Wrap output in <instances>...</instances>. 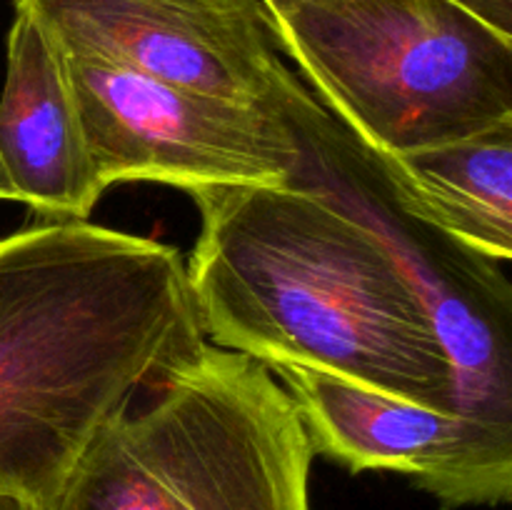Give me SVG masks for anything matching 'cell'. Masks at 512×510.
<instances>
[{
  "label": "cell",
  "instance_id": "1",
  "mask_svg": "<svg viewBox=\"0 0 512 510\" xmlns=\"http://www.w3.org/2000/svg\"><path fill=\"white\" fill-rule=\"evenodd\" d=\"M188 195L200 233L185 280L208 343L458 413L423 290L365 220L298 175Z\"/></svg>",
  "mask_w": 512,
  "mask_h": 510
},
{
  "label": "cell",
  "instance_id": "2",
  "mask_svg": "<svg viewBox=\"0 0 512 510\" xmlns=\"http://www.w3.org/2000/svg\"><path fill=\"white\" fill-rule=\"evenodd\" d=\"M175 245L88 220L0 238V490L48 508L93 435L203 343Z\"/></svg>",
  "mask_w": 512,
  "mask_h": 510
},
{
  "label": "cell",
  "instance_id": "3",
  "mask_svg": "<svg viewBox=\"0 0 512 510\" xmlns=\"http://www.w3.org/2000/svg\"><path fill=\"white\" fill-rule=\"evenodd\" d=\"M93 435L45 510H313L308 430L260 360L203 343Z\"/></svg>",
  "mask_w": 512,
  "mask_h": 510
},
{
  "label": "cell",
  "instance_id": "4",
  "mask_svg": "<svg viewBox=\"0 0 512 510\" xmlns=\"http://www.w3.org/2000/svg\"><path fill=\"white\" fill-rule=\"evenodd\" d=\"M273 25L315 100L375 155L512 120V40L453 0H335Z\"/></svg>",
  "mask_w": 512,
  "mask_h": 510
},
{
  "label": "cell",
  "instance_id": "5",
  "mask_svg": "<svg viewBox=\"0 0 512 510\" xmlns=\"http://www.w3.org/2000/svg\"><path fill=\"white\" fill-rule=\"evenodd\" d=\"M280 110L300 140L295 175L370 225L423 290L453 365L458 415L512 458V285L490 260L410 213L368 148L315 100L300 75Z\"/></svg>",
  "mask_w": 512,
  "mask_h": 510
},
{
  "label": "cell",
  "instance_id": "6",
  "mask_svg": "<svg viewBox=\"0 0 512 510\" xmlns=\"http://www.w3.org/2000/svg\"><path fill=\"white\" fill-rule=\"evenodd\" d=\"M65 58L98 185H283L300 140L280 105L180 88L90 58Z\"/></svg>",
  "mask_w": 512,
  "mask_h": 510
},
{
  "label": "cell",
  "instance_id": "7",
  "mask_svg": "<svg viewBox=\"0 0 512 510\" xmlns=\"http://www.w3.org/2000/svg\"><path fill=\"white\" fill-rule=\"evenodd\" d=\"M55 48L180 88L278 105L295 78L260 0H13Z\"/></svg>",
  "mask_w": 512,
  "mask_h": 510
},
{
  "label": "cell",
  "instance_id": "8",
  "mask_svg": "<svg viewBox=\"0 0 512 510\" xmlns=\"http://www.w3.org/2000/svg\"><path fill=\"white\" fill-rule=\"evenodd\" d=\"M308 430L315 455L350 473L408 475L443 510L508 505L512 458L500 455L458 413L430 408L340 375L273 365Z\"/></svg>",
  "mask_w": 512,
  "mask_h": 510
},
{
  "label": "cell",
  "instance_id": "9",
  "mask_svg": "<svg viewBox=\"0 0 512 510\" xmlns=\"http://www.w3.org/2000/svg\"><path fill=\"white\" fill-rule=\"evenodd\" d=\"M0 160L20 203L40 220H85L98 185L65 58L33 18L15 10L0 93Z\"/></svg>",
  "mask_w": 512,
  "mask_h": 510
},
{
  "label": "cell",
  "instance_id": "10",
  "mask_svg": "<svg viewBox=\"0 0 512 510\" xmlns=\"http://www.w3.org/2000/svg\"><path fill=\"white\" fill-rule=\"evenodd\" d=\"M373 158L410 213L485 258H512V120L450 143Z\"/></svg>",
  "mask_w": 512,
  "mask_h": 510
},
{
  "label": "cell",
  "instance_id": "11",
  "mask_svg": "<svg viewBox=\"0 0 512 510\" xmlns=\"http://www.w3.org/2000/svg\"><path fill=\"white\" fill-rule=\"evenodd\" d=\"M495 33L512 40V0H453Z\"/></svg>",
  "mask_w": 512,
  "mask_h": 510
},
{
  "label": "cell",
  "instance_id": "12",
  "mask_svg": "<svg viewBox=\"0 0 512 510\" xmlns=\"http://www.w3.org/2000/svg\"><path fill=\"white\" fill-rule=\"evenodd\" d=\"M265 5V10L270 13L273 20H283L285 15L295 13L300 8H308V5H328L335 3V0H260Z\"/></svg>",
  "mask_w": 512,
  "mask_h": 510
},
{
  "label": "cell",
  "instance_id": "13",
  "mask_svg": "<svg viewBox=\"0 0 512 510\" xmlns=\"http://www.w3.org/2000/svg\"><path fill=\"white\" fill-rule=\"evenodd\" d=\"M0 510H43L38 503L18 493H5L0 490Z\"/></svg>",
  "mask_w": 512,
  "mask_h": 510
},
{
  "label": "cell",
  "instance_id": "14",
  "mask_svg": "<svg viewBox=\"0 0 512 510\" xmlns=\"http://www.w3.org/2000/svg\"><path fill=\"white\" fill-rule=\"evenodd\" d=\"M0 200H18V193H15L13 183L3 168V160H0Z\"/></svg>",
  "mask_w": 512,
  "mask_h": 510
}]
</instances>
